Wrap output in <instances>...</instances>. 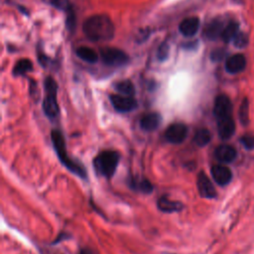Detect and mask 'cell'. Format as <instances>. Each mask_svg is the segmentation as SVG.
I'll use <instances>...</instances> for the list:
<instances>
[{
  "mask_svg": "<svg viewBox=\"0 0 254 254\" xmlns=\"http://www.w3.org/2000/svg\"><path fill=\"white\" fill-rule=\"evenodd\" d=\"M213 114L217 123L218 135L221 139H229L235 131V122L232 116V103L225 94L216 96L213 105Z\"/></svg>",
  "mask_w": 254,
  "mask_h": 254,
  "instance_id": "obj_1",
  "label": "cell"
},
{
  "mask_svg": "<svg viewBox=\"0 0 254 254\" xmlns=\"http://www.w3.org/2000/svg\"><path fill=\"white\" fill-rule=\"evenodd\" d=\"M84 35L94 42L109 41L114 36V25L106 15H92L88 17L82 25Z\"/></svg>",
  "mask_w": 254,
  "mask_h": 254,
  "instance_id": "obj_2",
  "label": "cell"
},
{
  "mask_svg": "<svg viewBox=\"0 0 254 254\" xmlns=\"http://www.w3.org/2000/svg\"><path fill=\"white\" fill-rule=\"evenodd\" d=\"M51 137H52V142H53L55 151H56L60 161L62 162V164L69 172L73 173L74 175L78 176L81 179H86V171H85L84 167L80 163H78L68 157V154L66 151V146H65V141H64L63 134L59 130H53Z\"/></svg>",
  "mask_w": 254,
  "mask_h": 254,
  "instance_id": "obj_3",
  "label": "cell"
},
{
  "mask_svg": "<svg viewBox=\"0 0 254 254\" xmlns=\"http://www.w3.org/2000/svg\"><path fill=\"white\" fill-rule=\"evenodd\" d=\"M119 154L113 150H104L100 152L93 160V166L96 172L104 177L111 178L118 166Z\"/></svg>",
  "mask_w": 254,
  "mask_h": 254,
  "instance_id": "obj_4",
  "label": "cell"
},
{
  "mask_svg": "<svg viewBox=\"0 0 254 254\" xmlns=\"http://www.w3.org/2000/svg\"><path fill=\"white\" fill-rule=\"evenodd\" d=\"M45 97L43 100V110L47 117L55 119L59 115V104L57 100V82L49 76L45 79Z\"/></svg>",
  "mask_w": 254,
  "mask_h": 254,
  "instance_id": "obj_5",
  "label": "cell"
},
{
  "mask_svg": "<svg viewBox=\"0 0 254 254\" xmlns=\"http://www.w3.org/2000/svg\"><path fill=\"white\" fill-rule=\"evenodd\" d=\"M100 57L105 64L118 66L128 62V56L123 51L116 48H103L100 50Z\"/></svg>",
  "mask_w": 254,
  "mask_h": 254,
  "instance_id": "obj_6",
  "label": "cell"
},
{
  "mask_svg": "<svg viewBox=\"0 0 254 254\" xmlns=\"http://www.w3.org/2000/svg\"><path fill=\"white\" fill-rule=\"evenodd\" d=\"M188 127L184 123H173L165 131V138L172 144H180L187 138Z\"/></svg>",
  "mask_w": 254,
  "mask_h": 254,
  "instance_id": "obj_7",
  "label": "cell"
},
{
  "mask_svg": "<svg viewBox=\"0 0 254 254\" xmlns=\"http://www.w3.org/2000/svg\"><path fill=\"white\" fill-rule=\"evenodd\" d=\"M110 101L118 112H130L137 107V101L133 96L123 94H111Z\"/></svg>",
  "mask_w": 254,
  "mask_h": 254,
  "instance_id": "obj_8",
  "label": "cell"
},
{
  "mask_svg": "<svg viewBox=\"0 0 254 254\" xmlns=\"http://www.w3.org/2000/svg\"><path fill=\"white\" fill-rule=\"evenodd\" d=\"M196 185H197V190L202 197H205V198L215 197L216 195L215 189L212 183L210 182V180L208 179V177L203 172H200L197 175Z\"/></svg>",
  "mask_w": 254,
  "mask_h": 254,
  "instance_id": "obj_9",
  "label": "cell"
},
{
  "mask_svg": "<svg viewBox=\"0 0 254 254\" xmlns=\"http://www.w3.org/2000/svg\"><path fill=\"white\" fill-rule=\"evenodd\" d=\"M212 179L219 186H226L232 179V173L229 168L222 164H216L211 167L210 170Z\"/></svg>",
  "mask_w": 254,
  "mask_h": 254,
  "instance_id": "obj_10",
  "label": "cell"
},
{
  "mask_svg": "<svg viewBox=\"0 0 254 254\" xmlns=\"http://www.w3.org/2000/svg\"><path fill=\"white\" fill-rule=\"evenodd\" d=\"M245 66H246V59L242 54H235L229 57L225 63L226 71L232 74L243 71Z\"/></svg>",
  "mask_w": 254,
  "mask_h": 254,
  "instance_id": "obj_11",
  "label": "cell"
},
{
  "mask_svg": "<svg viewBox=\"0 0 254 254\" xmlns=\"http://www.w3.org/2000/svg\"><path fill=\"white\" fill-rule=\"evenodd\" d=\"M237 152L234 147L230 145H220L214 151L216 160L222 164L231 163L236 158Z\"/></svg>",
  "mask_w": 254,
  "mask_h": 254,
  "instance_id": "obj_12",
  "label": "cell"
},
{
  "mask_svg": "<svg viewBox=\"0 0 254 254\" xmlns=\"http://www.w3.org/2000/svg\"><path fill=\"white\" fill-rule=\"evenodd\" d=\"M199 27V19L197 17H189L184 19L179 25V31L185 37H192L196 34Z\"/></svg>",
  "mask_w": 254,
  "mask_h": 254,
  "instance_id": "obj_13",
  "label": "cell"
},
{
  "mask_svg": "<svg viewBox=\"0 0 254 254\" xmlns=\"http://www.w3.org/2000/svg\"><path fill=\"white\" fill-rule=\"evenodd\" d=\"M161 123V115L157 112H149L140 119V127L145 131L156 130Z\"/></svg>",
  "mask_w": 254,
  "mask_h": 254,
  "instance_id": "obj_14",
  "label": "cell"
},
{
  "mask_svg": "<svg viewBox=\"0 0 254 254\" xmlns=\"http://www.w3.org/2000/svg\"><path fill=\"white\" fill-rule=\"evenodd\" d=\"M157 205L158 208L163 211V212H177L183 209L184 205L183 203H181L180 201H175V200H171L169 197L167 196H161L158 201H157Z\"/></svg>",
  "mask_w": 254,
  "mask_h": 254,
  "instance_id": "obj_15",
  "label": "cell"
},
{
  "mask_svg": "<svg viewBox=\"0 0 254 254\" xmlns=\"http://www.w3.org/2000/svg\"><path fill=\"white\" fill-rule=\"evenodd\" d=\"M223 23L218 20V19H215L213 21H211L207 26L206 28L204 29V34L205 36L210 39V40H215L216 38L218 37H221V34H222V31H223Z\"/></svg>",
  "mask_w": 254,
  "mask_h": 254,
  "instance_id": "obj_16",
  "label": "cell"
},
{
  "mask_svg": "<svg viewBox=\"0 0 254 254\" xmlns=\"http://www.w3.org/2000/svg\"><path fill=\"white\" fill-rule=\"evenodd\" d=\"M76 55L82 61L87 62V63H91V64L97 62V60H98L97 53L93 49L88 48V47H84V46L79 47L76 50Z\"/></svg>",
  "mask_w": 254,
  "mask_h": 254,
  "instance_id": "obj_17",
  "label": "cell"
},
{
  "mask_svg": "<svg viewBox=\"0 0 254 254\" xmlns=\"http://www.w3.org/2000/svg\"><path fill=\"white\" fill-rule=\"evenodd\" d=\"M129 186H130V188L134 189L135 190H138V191H141L144 193H150L153 190L152 184L148 180H145V179H140V180L132 179Z\"/></svg>",
  "mask_w": 254,
  "mask_h": 254,
  "instance_id": "obj_18",
  "label": "cell"
},
{
  "mask_svg": "<svg viewBox=\"0 0 254 254\" xmlns=\"http://www.w3.org/2000/svg\"><path fill=\"white\" fill-rule=\"evenodd\" d=\"M237 34H238V24L236 22L231 21L224 26L221 34V39L224 42L228 43L230 41H233V39Z\"/></svg>",
  "mask_w": 254,
  "mask_h": 254,
  "instance_id": "obj_19",
  "label": "cell"
},
{
  "mask_svg": "<svg viewBox=\"0 0 254 254\" xmlns=\"http://www.w3.org/2000/svg\"><path fill=\"white\" fill-rule=\"evenodd\" d=\"M210 139H211L210 132L205 128H200V129L196 130V132L193 136V142L198 147L205 146L206 144L209 143Z\"/></svg>",
  "mask_w": 254,
  "mask_h": 254,
  "instance_id": "obj_20",
  "label": "cell"
},
{
  "mask_svg": "<svg viewBox=\"0 0 254 254\" xmlns=\"http://www.w3.org/2000/svg\"><path fill=\"white\" fill-rule=\"evenodd\" d=\"M115 89L119 92V94H123V95L133 96L134 93H135L134 85H133V83H132L130 80H128V79L118 81V82L115 84Z\"/></svg>",
  "mask_w": 254,
  "mask_h": 254,
  "instance_id": "obj_21",
  "label": "cell"
},
{
  "mask_svg": "<svg viewBox=\"0 0 254 254\" xmlns=\"http://www.w3.org/2000/svg\"><path fill=\"white\" fill-rule=\"evenodd\" d=\"M32 68H33L32 63L28 59H22L16 63L13 68V73L15 75H22L27 71L31 70Z\"/></svg>",
  "mask_w": 254,
  "mask_h": 254,
  "instance_id": "obj_22",
  "label": "cell"
},
{
  "mask_svg": "<svg viewBox=\"0 0 254 254\" xmlns=\"http://www.w3.org/2000/svg\"><path fill=\"white\" fill-rule=\"evenodd\" d=\"M249 108H248V101L246 99L243 100V102L240 105L239 108V119L243 125H247L249 121Z\"/></svg>",
  "mask_w": 254,
  "mask_h": 254,
  "instance_id": "obj_23",
  "label": "cell"
},
{
  "mask_svg": "<svg viewBox=\"0 0 254 254\" xmlns=\"http://www.w3.org/2000/svg\"><path fill=\"white\" fill-rule=\"evenodd\" d=\"M232 42H233L235 47H237V48H244L248 44V36L246 34H244V33L238 32V34L235 36V38L233 39Z\"/></svg>",
  "mask_w": 254,
  "mask_h": 254,
  "instance_id": "obj_24",
  "label": "cell"
},
{
  "mask_svg": "<svg viewBox=\"0 0 254 254\" xmlns=\"http://www.w3.org/2000/svg\"><path fill=\"white\" fill-rule=\"evenodd\" d=\"M241 143L246 149H254V134L247 133L241 137Z\"/></svg>",
  "mask_w": 254,
  "mask_h": 254,
  "instance_id": "obj_25",
  "label": "cell"
},
{
  "mask_svg": "<svg viewBox=\"0 0 254 254\" xmlns=\"http://www.w3.org/2000/svg\"><path fill=\"white\" fill-rule=\"evenodd\" d=\"M168 55V46L164 45L160 48V52H159V58L160 59H165Z\"/></svg>",
  "mask_w": 254,
  "mask_h": 254,
  "instance_id": "obj_26",
  "label": "cell"
},
{
  "mask_svg": "<svg viewBox=\"0 0 254 254\" xmlns=\"http://www.w3.org/2000/svg\"><path fill=\"white\" fill-rule=\"evenodd\" d=\"M79 254H94V252L90 249H82Z\"/></svg>",
  "mask_w": 254,
  "mask_h": 254,
  "instance_id": "obj_27",
  "label": "cell"
}]
</instances>
